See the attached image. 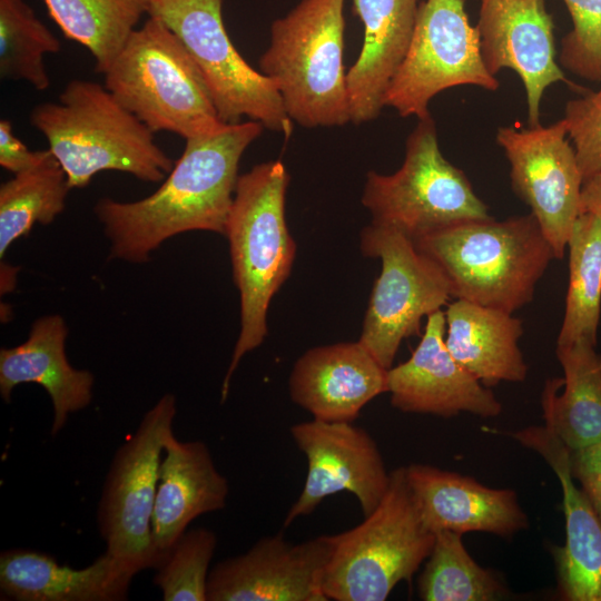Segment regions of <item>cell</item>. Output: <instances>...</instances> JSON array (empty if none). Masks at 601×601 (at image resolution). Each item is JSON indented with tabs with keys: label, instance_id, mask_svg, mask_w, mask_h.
Listing matches in <instances>:
<instances>
[{
	"label": "cell",
	"instance_id": "d6986e66",
	"mask_svg": "<svg viewBox=\"0 0 601 601\" xmlns=\"http://www.w3.org/2000/svg\"><path fill=\"white\" fill-rule=\"evenodd\" d=\"M406 479L421 519L432 533L486 532L511 536L529 524L515 491L487 487L470 476L413 463Z\"/></svg>",
	"mask_w": 601,
	"mask_h": 601
},
{
	"label": "cell",
	"instance_id": "30bf717a",
	"mask_svg": "<svg viewBox=\"0 0 601 601\" xmlns=\"http://www.w3.org/2000/svg\"><path fill=\"white\" fill-rule=\"evenodd\" d=\"M176 397L165 394L117 450L98 504V526L106 552L136 573L156 569L152 512L164 443L173 432Z\"/></svg>",
	"mask_w": 601,
	"mask_h": 601
},
{
	"label": "cell",
	"instance_id": "83f0119b",
	"mask_svg": "<svg viewBox=\"0 0 601 601\" xmlns=\"http://www.w3.org/2000/svg\"><path fill=\"white\" fill-rule=\"evenodd\" d=\"M569 285L556 346L598 342L601 313V219L580 214L569 237Z\"/></svg>",
	"mask_w": 601,
	"mask_h": 601
},
{
	"label": "cell",
	"instance_id": "d4e9b609",
	"mask_svg": "<svg viewBox=\"0 0 601 601\" xmlns=\"http://www.w3.org/2000/svg\"><path fill=\"white\" fill-rule=\"evenodd\" d=\"M445 319L447 349L484 386L526 378L528 365L519 347L523 326L512 313L455 299Z\"/></svg>",
	"mask_w": 601,
	"mask_h": 601
},
{
	"label": "cell",
	"instance_id": "9a60e30c",
	"mask_svg": "<svg viewBox=\"0 0 601 601\" xmlns=\"http://www.w3.org/2000/svg\"><path fill=\"white\" fill-rule=\"evenodd\" d=\"M333 535L292 543L279 532L218 562L209 572L207 601H328L323 579Z\"/></svg>",
	"mask_w": 601,
	"mask_h": 601
},
{
	"label": "cell",
	"instance_id": "8d00e7d4",
	"mask_svg": "<svg viewBox=\"0 0 601 601\" xmlns=\"http://www.w3.org/2000/svg\"><path fill=\"white\" fill-rule=\"evenodd\" d=\"M580 208L601 219V170L583 180Z\"/></svg>",
	"mask_w": 601,
	"mask_h": 601
},
{
	"label": "cell",
	"instance_id": "f1b7e54d",
	"mask_svg": "<svg viewBox=\"0 0 601 601\" xmlns=\"http://www.w3.org/2000/svg\"><path fill=\"white\" fill-rule=\"evenodd\" d=\"M66 173L48 149L36 166L0 186V258L36 224L48 225L66 207L70 190Z\"/></svg>",
	"mask_w": 601,
	"mask_h": 601
},
{
	"label": "cell",
	"instance_id": "d6a6232c",
	"mask_svg": "<svg viewBox=\"0 0 601 601\" xmlns=\"http://www.w3.org/2000/svg\"><path fill=\"white\" fill-rule=\"evenodd\" d=\"M573 28L561 41L560 65L573 75L601 82V0H563Z\"/></svg>",
	"mask_w": 601,
	"mask_h": 601
},
{
	"label": "cell",
	"instance_id": "484cf974",
	"mask_svg": "<svg viewBox=\"0 0 601 601\" xmlns=\"http://www.w3.org/2000/svg\"><path fill=\"white\" fill-rule=\"evenodd\" d=\"M581 339L556 346L563 378L546 381L541 404L545 426L570 449L601 440V353Z\"/></svg>",
	"mask_w": 601,
	"mask_h": 601
},
{
	"label": "cell",
	"instance_id": "2e32d148",
	"mask_svg": "<svg viewBox=\"0 0 601 601\" xmlns=\"http://www.w3.org/2000/svg\"><path fill=\"white\" fill-rule=\"evenodd\" d=\"M475 24L481 53L493 76L513 70L526 97L530 126L540 125V106L551 85L566 81L555 57L552 17L545 0H477Z\"/></svg>",
	"mask_w": 601,
	"mask_h": 601
},
{
	"label": "cell",
	"instance_id": "4dcf8cb0",
	"mask_svg": "<svg viewBox=\"0 0 601 601\" xmlns=\"http://www.w3.org/2000/svg\"><path fill=\"white\" fill-rule=\"evenodd\" d=\"M61 43L24 0H0V76L24 80L37 90L51 81L43 57L57 53Z\"/></svg>",
	"mask_w": 601,
	"mask_h": 601
},
{
	"label": "cell",
	"instance_id": "5b68a950",
	"mask_svg": "<svg viewBox=\"0 0 601 601\" xmlns=\"http://www.w3.org/2000/svg\"><path fill=\"white\" fill-rule=\"evenodd\" d=\"M344 33V0H300L272 23L259 71L274 81L293 122L316 128L351 121Z\"/></svg>",
	"mask_w": 601,
	"mask_h": 601
},
{
	"label": "cell",
	"instance_id": "d590c367",
	"mask_svg": "<svg viewBox=\"0 0 601 601\" xmlns=\"http://www.w3.org/2000/svg\"><path fill=\"white\" fill-rule=\"evenodd\" d=\"M47 150H30L13 132L9 119L0 121V166L13 175L27 170L40 162Z\"/></svg>",
	"mask_w": 601,
	"mask_h": 601
},
{
	"label": "cell",
	"instance_id": "8fae6325",
	"mask_svg": "<svg viewBox=\"0 0 601 601\" xmlns=\"http://www.w3.org/2000/svg\"><path fill=\"white\" fill-rule=\"evenodd\" d=\"M359 247L381 259L382 269L358 341L388 370L402 341L420 333L422 318L447 303L451 288L440 266L393 228L371 223L361 230Z\"/></svg>",
	"mask_w": 601,
	"mask_h": 601
},
{
	"label": "cell",
	"instance_id": "e575fe53",
	"mask_svg": "<svg viewBox=\"0 0 601 601\" xmlns=\"http://www.w3.org/2000/svg\"><path fill=\"white\" fill-rule=\"evenodd\" d=\"M570 471L601 519V440L570 450Z\"/></svg>",
	"mask_w": 601,
	"mask_h": 601
},
{
	"label": "cell",
	"instance_id": "603a6c76",
	"mask_svg": "<svg viewBox=\"0 0 601 601\" xmlns=\"http://www.w3.org/2000/svg\"><path fill=\"white\" fill-rule=\"evenodd\" d=\"M421 0H353L364 41L347 71L351 122L375 120L413 36Z\"/></svg>",
	"mask_w": 601,
	"mask_h": 601
},
{
	"label": "cell",
	"instance_id": "3957f363",
	"mask_svg": "<svg viewBox=\"0 0 601 601\" xmlns=\"http://www.w3.org/2000/svg\"><path fill=\"white\" fill-rule=\"evenodd\" d=\"M289 175L270 160L239 175L226 221L233 276L240 297V332L221 386V402L240 359L267 335L269 303L292 272L296 244L285 218Z\"/></svg>",
	"mask_w": 601,
	"mask_h": 601
},
{
	"label": "cell",
	"instance_id": "f546056e",
	"mask_svg": "<svg viewBox=\"0 0 601 601\" xmlns=\"http://www.w3.org/2000/svg\"><path fill=\"white\" fill-rule=\"evenodd\" d=\"M417 587L425 601H492L505 594L495 574L469 554L462 534L447 530L435 533Z\"/></svg>",
	"mask_w": 601,
	"mask_h": 601
},
{
	"label": "cell",
	"instance_id": "1f68e13d",
	"mask_svg": "<svg viewBox=\"0 0 601 601\" xmlns=\"http://www.w3.org/2000/svg\"><path fill=\"white\" fill-rule=\"evenodd\" d=\"M216 534L206 528L186 531L156 568L154 583L165 601H207L209 564Z\"/></svg>",
	"mask_w": 601,
	"mask_h": 601
},
{
	"label": "cell",
	"instance_id": "836d02e7",
	"mask_svg": "<svg viewBox=\"0 0 601 601\" xmlns=\"http://www.w3.org/2000/svg\"><path fill=\"white\" fill-rule=\"evenodd\" d=\"M563 119L584 180L601 170V86L569 100Z\"/></svg>",
	"mask_w": 601,
	"mask_h": 601
},
{
	"label": "cell",
	"instance_id": "9c48e42d",
	"mask_svg": "<svg viewBox=\"0 0 601 601\" xmlns=\"http://www.w3.org/2000/svg\"><path fill=\"white\" fill-rule=\"evenodd\" d=\"M181 41L199 69L224 124L257 121L289 139L294 122L274 81L254 69L233 45L223 20V0H147Z\"/></svg>",
	"mask_w": 601,
	"mask_h": 601
},
{
	"label": "cell",
	"instance_id": "ffe728a7",
	"mask_svg": "<svg viewBox=\"0 0 601 601\" xmlns=\"http://www.w3.org/2000/svg\"><path fill=\"white\" fill-rule=\"evenodd\" d=\"M513 436L545 460L562 486L565 544L554 551L561 599L601 601V519L574 483L570 449L545 425L522 428Z\"/></svg>",
	"mask_w": 601,
	"mask_h": 601
},
{
	"label": "cell",
	"instance_id": "ac0fdd59",
	"mask_svg": "<svg viewBox=\"0 0 601 601\" xmlns=\"http://www.w3.org/2000/svg\"><path fill=\"white\" fill-rule=\"evenodd\" d=\"M292 401L324 422L353 423L362 408L387 392V368L359 342L316 346L294 364Z\"/></svg>",
	"mask_w": 601,
	"mask_h": 601
},
{
	"label": "cell",
	"instance_id": "8992f818",
	"mask_svg": "<svg viewBox=\"0 0 601 601\" xmlns=\"http://www.w3.org/2000/svg\"><path fill=\"white\" fill-rule=\"evenodd\" d=\"M104 75L105 87L154 134L187 140L225 125L185 46L157 17L129 36Z\"/></svg>",
	"mask_w": 601,
	"mask_h": 601
},
{
	"label": "cell",
	"instance_id": "6da1fadb",
	"mask_svg": "<svg viewBox=\"0 0 601 601\" xmlns=\"http://www.w3.org/2000/svg\"><path fill=\"white\" fill-rule=\"evenodd\" d=\"M263 129L246 120L189 138L155 193L135 201L99 199L93 211L110 242V257L145 263L173 236L193 230L224 235L239 161Z\"/></svg>",
	"mask_w": 601,
	"mask_h": 601
},
{
	"label": "cell",
	"instance_id": "7a4b0ae2",
	"mask_svg": "<svg viewBox=\"0 0 601 601\" xmlns=\"http://www.w3.org/2000/svg\"><path fill=\"white\" fill-rule=\"evenodd\" d=\"M29 119L45 136L71 189L88 186L105 170L159 183L175 165L155 142V134L95 81H69L58 101L35 106Z\"/></svg>",
	"mask_w": 601,
	"mask_h": 601
},
{
	"label": "cell",
	"instance_id": "cb8c5ba5",
	"mask_svg": "<svg viewBox=\"0 0 601 601\" xmlns=\"http://www.w3.org/2000/svg\"><path fill=\"white\" fill-rule=\"evenodd\" d=\"M137 573L105 551L91 564L75 569L30 549L0 554V591L14 601L126 600Z\"/></svg>",
	"mask_w": 601,
	"mask_h": 601
},
{
	"label": "cell",
	"instance_id": "44dd1931",
	"mask_svg": "<svg viewBox=\"0 0 601 601\" xmlns=\"http://www.w3.org/2000/svg\"><path fill=\"white\" fill-rule=\"evenodd\" d=\"M162 454L151 520L160 562L196 518L224 509L229 494L228 481L204 442H181L173 431Z\"/></svg>",
	"mask_w": 601,
	"mask_h": 601
},
{
	"label": "cell",
	"instance_id": "277c9868",
	"mask_svg": "<svg viewBox=\"0 0 601 601\" xmlns=\"http://www.w3.org/2000/svg\"><path fill=\"white\" fill-rule=\"evenodd\" d=\"M446 276L451 295L514 313L531 303L553 248L530 213L456 223L413 239Z\"/></svg>",
	"mask_w": 601,
	"mask_h": 601
},
{
	"label": "cell",
	"instance_id": "ba28073f",
	"mask_svg": "<svg viewBox=\"0 0 601 601\" xmlns=\"http://www.w3.org/2000/svg\"><path fill=\"white\" fill-rule=\"evenodd\" d=\"M362 204L372 224L412 240L456 223L491 217L465 173L442 155L431 115L420 119L408 135L398 170L367 173Z\"/></svg>",
	"mask_w": 601,
	"mask_h": 601
},
{
	"label": "cell",
	"instance_id": "4316f807",
	"mask_svg": "<svg viewBox=\"0 0 601 601\" xmlns=\"http://www.w3.org/2000/svg\"><path fill=\"white\" fill-rule=\"evenodd\" d=\"M47 10L66 38L83 46L105 73L141 17L147 0H45Z\"/></svg>",
	"mask_w": 601,
	"mask_h": 601
},
{
	"label": "cell",
	"instance_id": "7c38bea8",
	"mask_svg": "<svg viewBox=\"0 0 601 601\" xmlns=\"http://www.w3.org/2000/svg\"><path fill=\"white\" fill-rule=\"evenodd\" d=\"M476 86L495 91L500 82L485 67L480 37L464 0H425L418 8L406 56L385 93L384 106L401 117L430 116L441 91Z\"/></svg>",
	"mask_w": 601,
	"mask_h": 601
},
{
	"label": "cell",
	"instance_id": "4fadbf2b",
	"mask_svg": "<svg viewBox=\"0 0 601 601\" xmlns=\"http://www.w3.org/2000/svg\"><path fill=\"white\" fill-rule=\"evenodd\" d=\"M566 136L564 119L546 127H500L496 131V142L511 166L512 188L530 207L555 259L563 258L581 214L583 177Z\"/></svg>",
	"mask_w": 601,
	"mask_h": 601
},
{
	"label": "cell",
	"instance_id": "e0dca14e",
	"mask_svg": "<svg viewBox=\"0 0 601 601\" xmlns=\"http://www.w3.org/2000/svg\"><path fill=\"white\" fill-rule=\"evenodd\" d=\"M411 357L387 370L391 404L405 413L452 417L467 412L495 417L502 405L494 394L451 355L445 344V312L428 315Z\"/></svg>",
	"mask_w": 601,
	"mask_h": 601
},
{
	"label": "cell",
	"instance_id": "7402d4cb",
	"mask_svg": "<svg viewBox=\"0 0 601 601\" xmlns=\"http://www.w3.org/2000/svg\"><path fill=\"white\" fill-rule=\"evenodd\" d=\"M68 327L60 315H48L32 323L28 338L0 351V395L10 402L20 384L35 383L48 393L53 420L51 435L58 434L71 413L86 408L92 398L95 377L75 368L65 346Z\"/></svg>",
	"mask_w": 601,
	"mask_h": 601
},
{
	"label": "cell",
	"instance_id": "52a82bcc",
	"mask_svg": "<svg viewBox=\"0 0 601 601\" xmlns=\"http://www.w3.org/2000/svg\"><path fill=\"white\" fill-rule=\"evenodd\" d=\"M434 539L421 519L405 466L395 469L377 508L358 525L333 535L324 594L335 601L387 599L426 561Z\"/></svg>",
	"mask_w": 601,
	"mask_h": 601
},
{
	"label": "cell",
	"instance_id": "5bb4252c",
	"mask_svg": "<svg viewBox=\"0 0 601 601\" xmlns=\"http://www.w3.org/2000/svg\"><path fill=\"white\" fill-rule=\"evenodd\" d=\"M307 460L303 490L289 508L283 526L313 513L332 494L348 492L363 515L372 513L384 497L391 480L374 439L348 422L311 420L289 428Z\"/></svg>",
	"mask_w": 601,
	"mask_h": 601
}]
</instances>
